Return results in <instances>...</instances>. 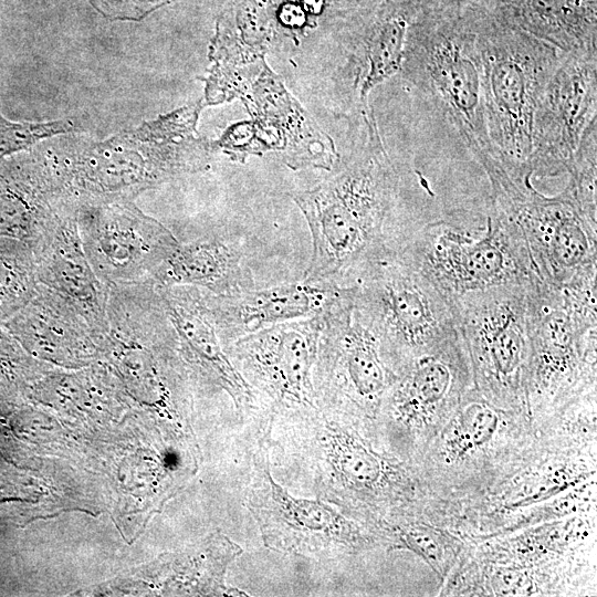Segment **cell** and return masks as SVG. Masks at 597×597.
I'll return each mask as SVG.
<instances>
[{
  "label": "cell",
  "instance_id": "1",
  "mask_svg": "<svg viewBox=\"0 0 597 597\" xmlns=\"http://www.w3.org/2000/svg\"><path fill=\"white\" fill-rule=\"evenodd\" d=\"M312 235L303 280L347 286L370 260L391 248L400 210V176L380 139L373 112L334 172L294 196Z\"/></svg>",
  "mask_w": 597,
  "mask_h": 597
},
{
  "label": "cell",
  "instance_id": "2",
  "mask_svg": "<svg viewBox=\"0 0 597 597\" xmlns=\"http://www.w3.org/2000/svg\"><path fill=\"white\" fill-rule=\"evenodd\" d=\"M481 10L473 0H422L400 73L450 122L488 176L496 164L485 124Z\"/></svg>",
  "mask_w": 597,
  "mask_h": 597
},
{
  "label": "cell",
  "instance_id": "3",
  "mask_svg": "<svg viewBox=\"0 0 597 597\" xmlns=\"http://www.w3.org/2000/svg\"><path fill=\"white\" fill-rule=\"evenodd\" d=\"M479 44L486 130L496 169L524 191L532 184V134L541 95L566 54L482 7Z\"/></svg>",
  "mask_w": 597,
  "mask_h": 597
},
{
  "label": "cell",
  "instance_id": "4",
  "mask_svg": "<svg viewBox=\"0 0 597 597\" xmlns=\"http://www.w3.org/2000/svg\"><path fill=\"white\" fill-rule=\"evenodd\" d=\"M398 251L452 308L476 293L540 281L523 235L493 199L452 209L415 232Z\"/></svg>",
  "mask_w": 597,
  "mask_h": 597
},
{
  "label": "cell",
  "instance_id": "5",
  "mask_svg": "<svg viewBox=\"0 0 597 597\" xmlns=\"http://www.w3.org/2000/svg\"><path fill=\"white\" fill-rule=\"evenodd\" d=\"M199 108L186 107L127 136L49 156L65 195L76 206L132 199L177 176L200 170L210 147L195 136Z\"/></svg>",
  "mask_w": 597,
  "mask_h": 597
},
{
  "label": "cell",
  "instance_id": "6",
  "mask_svg": "<svg viewBox=\"0 0 597 597\" xmlns=\"http://www.w3.org/2000/svg\"><path fill=\"white\" fill-rule=\"evenodd\" d=\"M347 286L357 316L396 374L459 335L450 303L398 250L367 262Z\"/></svg>",
  "mask_w": 597,
  "mask_h": 597
},
{
  "label": "cell",
  "instance_id": "7",
  "mask_svg": "<svg viewBox=\"0 0 597 597\" xmlns=\"http://www.w3.org/2000/svg\"><path fill=\"white\" fill-rule=\"evenodd\" d=\"M313 385L318 407L342 418L374 415L397 378L374 332L357 316L350 287L322 315Z\"/></svg>",
  "mask_w": 597,
  "mask_h": 597
},
{
  "label": "cell",
  "instance_id": "8",
  "mask_svg": "<svg viewBox=\"0 0 597 597\" xmlns=\"http://www.w3.org/2000/svg\"><path fill=\"white\" fill-rule=\"evenodd\" d=\"M285 438L297 467L310 478L317 499L347 509L383 496L395 485V470L342 418L317 407L290 416Z\"/></svg>",
  "mask_w": 597,
  "mask_h": 597
},
{
  "label": "cell",
  "instance_id": "9",
  "mask_svg": "<svg viewBox=\"0 0 597 597\" xmlns=\"http://www.w3.org/2000/svg\"><path fill=\"white\" fill-rule=\"evenodd\" d=\"M274 417L263 427L253 455L245 505L260 528L263 544L301 556H327L355 548L358 528L333 505L292 495L271 473Z\"/></svg>",
  "mask_w": 597,
  "mask_h": 597
},
{
  "label": "cell",
  "instance_id": "10",
  "mask_svg": "<svg viewBox=\"0 0 597 597\" xmlns=\"http://www.w3.org/2000/svg\"><path fill=\"white\" fill-rule=\"evenodd\" d=\"M77 227L88 261L107 286L154 284L179 244L168 228L132 199L78 205Z\"/></svg>",
  "mask_w": 597,
  "mask_h": 597
},
{
  "label": "cell",
  "instance_id": "11",
  "mask_svg": "<svg viewBox=\"0 0 597 597\" xmlns=\"http://www.w3.org/2000/svg\"><path fill=\"white\" fill-rule=\"evenodd\" d=\"M321 315L260 329L226 347L251 388H256L271 401L274 418L290 417L318 407L313 366Z\"/></svg>",
  "mask_w": 597,
  "mask_h": 597
},
{
  "label": "cell",
  "instance_id": "12",
  "mask_svg": "<svg viewBox=\"0 0 597 597\" xmlns=\"http://www.w3.org/2000/svg\"><path fill=\"white\" fill-rule=\"evenodd\" d=\"M493 201L523 235L541 282L562 285L597 270V220L585 213L567 185L555 196L534 189L517 200Z\"/></svg>",
  "mask_w": 597,
  "mask_h": 597
},
{
  "label": "cell",
  "instance_id": "13",
  "mask_svg": "<svg viewBox=\"0 0 597 597\" xmlns=\"http://www.w3.org/2000/svg\"><path fill=\"white\" fill-rule=\"evenodd\" d=\"M530 283L476 293L453 305L459 332L482 383L499 395L517 389L530 358Z\"/></svg>",
  "mask_w": 597,
  "mask_h": 597
},
{
  "label": "cell",
  "instance_id": "14",
  "mask_svg": "<svg viewBox=\"0 0 597 597\" xmlns=\"http://www.w3.org/2000/svg\"><path fill=\"white\" fill-rule=\"evenodd\" d=\"M597 118V49L566 53L538 102L532 134L533 176L567 172L586 127Z\"/></svg>",
  "mask_w": 597,
  "mask_h": 597
},
{
  "label": "cell",
  "instance_id": "15",
  "mask_svg": "<svg viewBox=\"0 0 597 597\" xmlns=\"http://www.w3.org/2000/svg\"><path fill=\"white\" fill-rule=\"evenodd\" d=\"M422 0H386L352 29L345 44L344 96L357 114L369 108L370 91L399 73L409 30Z\"/></svg>",
  "mask_w": 597,
  "mask_h": 597
},
{
  "label": "cell",
  "instance_id": "16",
  "mask_svg": "<svg viewBox=\"0 0 597 597\" xmlns=\"http://www.w3.org/2000/svg\"><path fill=\"white\" fill-rule=\"evenodd\" d=\"M345 286L302 280L266 289L214 294L203 289L207 308L224 347L233 341L281 323L323 314Z\"/></svg>",
  "mask_w": 597,
  "mask_h": 597
},
{
  "label": "cell",
  "instance_id": "17",
  "mask_svg": "<svg viewBox=\"0 0 597 597\" xmlns=\"http://www.w3.org/2000/svg\"><path fill=\"white\" fill-rule=\"evenodd\" d=\"M32 250L39 284L72 302L92 326L105 335L109 286L96 275L84 251L74 202L65 206L54 226Z\"/></svg>",
  "mask_w": 597,
  "mask_h": 597
},
{
  "label": "cell",
  "instance_id": "18",
  "mask_svg": "<svg viewBox=\"0 0 597 597\" xmlns=\"http://www.w3.org/2000/svg\"><path fill=\"white\" fill-rule=\"evenodd\" d=\"M69 202L48 156L28 154L0 164V237L33 249Z\"/></svg>",
  "mask_w": 597,
  "mask_h": 597
},
{
  "label": "cell",
  "instance_id": "19",
  "mask_svg": "<svg viewBox=\"0 0 597 597\" xmlns=\"http://www.w3.org/2000/svg\"><path fill=\"white\" fill-rule=\"evenodd\" d=\"M156 286L184 356L226 390L238 409L250 406L254 392L221 342L207 308L203 289L192 285Z\"/></svg>",
  "mask_w": 597,
  "mask_h": 597
},
{
  "label": "cell",
  "instance_id": "20",
  "mask_svg": "<svg viewBox=\"0 0 597 597\" xmlns=\"http://www.w3.org/2000/svg\"><path fill=\"white\" fill-rule=\"evenodd\" d=\"M7 327L40 354L66 363L94 355L105 336L72 302L41 284Z\"/></svg>",
  "mask_w": 597,
  "mask_h": 597
},
{
  "label": "cell",
  "instance_id": "21",
  "mask_svg": "<svg viewBox=\"0 0 597 597\" xmlns=\"http://www.w3.org/2000/svg\"><path fill=\"white\" fill-rule=\"evenodd\" d=\"M239 249L218 235L179 242L156 274L158 286L192 285L214 294H228L251 283Z\"/></svg>",
  "mask_w": 597,
  "mask_h": 597
},
{
  "label": "cell",
  "instance_id": "22",
  "mask_svg": "<svg viewBox=\"0 0 597 597\" xmlns=\"http://www.w3.org/2000/svg\"><path fill=\"white\" fill-rule=\"evenodd\" d=\"M504 20L565 53L597 49L596 0H516Z\"/></svg>",
  "mask_w": 597,
  "mask_h": 597
},
{
  "label": "cell",
  "instance_id": "23",
  "mask_svg": "<svg viewBox=\"0 0 597 597\" xmlns=\"http://www.w3.org/2000/svg\"><path fill=\"white\" fill-rule=\"evenodd\" d=\"M39 285L32 248L0 237V317H11L34 295Z\"/></svg>",
  "mask_w": 597,
  "mask_h": 597
},
{
  "label": "cell",
  "instance_id": "24",
  "mask_svg": "<svg viewBox=\"0 0 597 597\" xmlns=\"http://www.w3.org/2000/svg\"><path fill=\"white\" fill-rule=\"evenodd\" d=\"M80 129L77 124L71 119L46 123H14L0 114V159L30 147L42 138Z\"/></svg>",
  "mask_w": 597,
  "mask_h": 597
},
{
  "label": "cell",
  "instance_id": "25",
  "mask_svg": "<svg viewBox=\"0 0 597 597\" xmlns=\"http://www.w3.org/2000/svg\"><path fill=\"white\" fill-rule=\"evenodd\" d=\"M457 442L461 453L480 448L495 433L499 422L496 411L483 401H470L457 418Z\"/></svg>",
  "mask_w": 597,
  "mask_h": 597
},
{
  "label": "cell",
  "instance_id": "26",
  "mask_svg": "<svg viewBox=\"0 0 597 597\" xmlns=\"http://www.w3.org/2000/svg\"><path fill=\"white\" fill-rule=\"evenodd\" d=\"M170 0H92L105 14L118 19H139L148 11Z\"/></svg>",
  "mask_w": 597,
  "mask_h": 597
},
{
  "label": "cell",
  "instance_id": "27",
  "mask_svg": "<svg viewBox=\"0 0 597 597\" xmlns=\"http://www.w3.org/2000/svg\"><path fill=\"white\" fill-rule=\"evenodd\" d=\"M281 20L289 25H300L304 20V15L300 7L290 3L282 9Z\"/></svg>",
  "mask_w": 597,
  "mask_h": 597
}]
</instances>
